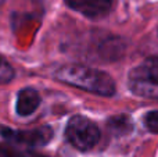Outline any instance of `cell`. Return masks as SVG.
<instances>
[{
	"label": "cell",
	"instance_id": "8",
	"mask_svg": "<svg viewBox=\"0 0 158 157\" xmlns=\"http://www.w3.org/2000/svg\"><path fill=\"white\" fill-rule=\"evenodd\" d=\"M14 75H15V71L13 66L3 56H0V85L11 82L14 79Z\"/></svg>",
	"mask_w": 158,
	"mask_h": 157
},
{
	"label": "cell",
	"instance_id": "4",
	"mask_svg": "<svg viewBox=\"0 0 158 157\" xmlns=\"http://www.w3.org/2000/svg\"><path fill=\"white\" fill-rule=\"evenodd\" d=\"M0 136L14 145L25 146H44L53 139V129L47 125L32 128V129H14L0 125Z\"/></svg>",
	"mask_w": 158,
	"mask_h": 157
},
{
	"label": "cell",
	"instance_id": "6",
	"mask_svg": "<svg viewBox=\"0 0 158 157\" xmlns=\"http://www.w3.org/2000/svg\"><path fill=\"white\" fill-rule=\"evenodd\" d=\"M40 106V95L33 88H25L18 92L15 102V111L18 116L27 117L35 113Z\"/></svg>",
	"mask_w": 158,
	"mask_h": 157
},
{
	"label": "cell",
	"instance_id": "5",
	"mask_svg": "<svg viewBox=\"0 0 158 157\" xmlns=\"http://www.w3.org/2000/svg\"><path fill=\"white\" fill-rule=\"evenodd\" d=\"M67 6L89 18H100L112 10L115 0H65Z\"/></svg>",
	"mask_w": 158,
	"mask_h": 157
},
{
	"label": "cell",
	"instance_id": "1",
	"mask_svg": "<svg viewBox=\"0 0 158 157\" xmlns=\"http://www.w3.org/2000/svg\"><path fill=\"white\" fill-rule=\"evenodd\" d=\"M57 81L98 96H114L115 82L107 72L86 66H64L54 72Z\"/></svg>",
	"mask_w": 158,
	"mask_h": 157
},
{
	"label": "cell",
	"instance_id": "7",
	"mask_svg": "<svg viewBox=\"0 0 158 157\" xmlns=\"http://www.w3.org/2000/svg\"><path fill=\"white\" fill-rule=\"evenodd\" d=\"M107 127L114 135H126L133 129V124L132 120L128 116H114L107 121Z\"/></svg>",
	"mask_w": 158,
	"mask_h": 157
},
{
	"label": "cell",
	"instance_id": "9",
	"mask_svg": "<svg viewBox=\"0 0 158 157\" xmlns=\"http://www.w3.org/2000/svg\"><path fill=\"white\" fill-rule=\"evenodd\" d=\"M143 122H144V127L150 132L158 134V110L148 111L144 116V118H143Z\"/></svg>",
	"mask_w": 158,
	"mask_h": 157
},
{
	"label": "cell",
	"instance_id": "3",
	"mask_svg": "<svg viewBox=\"0 0 158 157\" xmlns=\"http://www.w3.org/2000/svg\"><path fill=\"white\" fill-rule=\"evenodd\" d=\"M65 138L78 150H90L100 141L98 127L83 116H74L69 118L65 128Z\"/></svg>",
	"mask_w": 158,
	"mask_h": 157
},
{
	"label": "cell",
	"instance_id": "11",
	"mask_svg": "<svg viewBox=\"0 0 158 157\" xmlns=\"http://www.w3.org/2000/svg\"><path fill=\"white\" fill-rule=\"evenodd\" d=\"M17 157H52V156L42 155V153H36V152H19L18 150Z\"/></svg>",
	"mask_w": 158,
	"mask_h": 157
},
{
	"label": "cell",
	"instance_id": "2",
	"mask_svg": "<svg viewBox=\"0 0 158 157\" xmlns=\"http://www.w3.org/2000/svg\"><path fill=\"white\" fill-rule=\"evenodd\" d=\"M128 85L136 96L158 99V58L150 57L133 67L128 75Z\"/></svg>",
	"mask_w": 158,
	"mask_h": 157
},
{
	"label": "cell",
	"instance_id": "10",
	"mask_svg": "<svg viewBox=\"0 0 158 157\" xmlns=\"http://www.w3.org/2000/svg\"><path fill=\"white\" fill-rule=\"evenodd\" d=\"M18 150L10 146V143H0V157H17Z\"/></svg>",
	"mask_w": 158,
	"mask_h": 157
}]
</instances>
